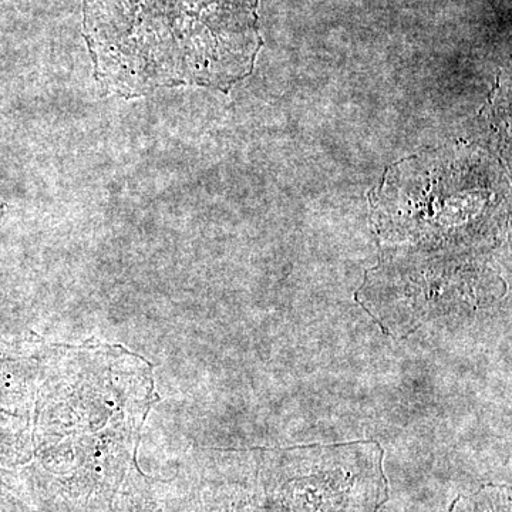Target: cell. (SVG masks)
<instances>
[{
  "label": "cell",
  "instance_id": "obj_1",
  "mask_svg": "<svg viewBox=\"0 0 512 512\" xmlns=\"http://www.w3.org/2000/svg\"><path fill=\"white\" fill-rule=\"evenodd\" d=\"M83 28L97 80L124 97L228 90L262 46L258 0H84Z\"/></svg>",
  "mask_w": 512,
  "mask_h": 512
}]
</instances>
